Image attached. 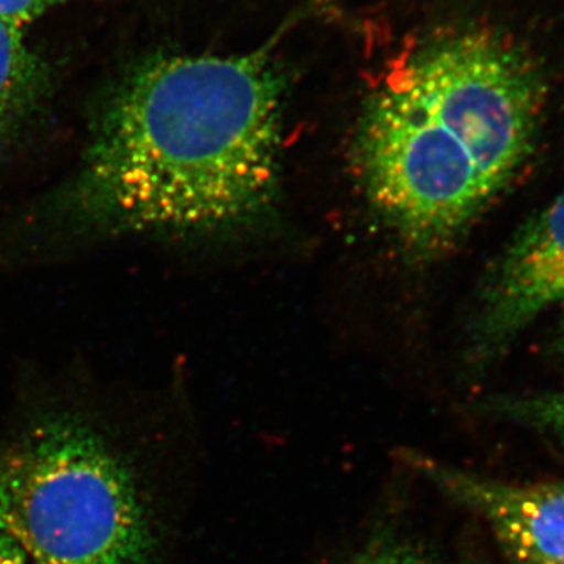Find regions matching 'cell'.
Listing matches in <instances>:
<instances>
[{"label":"cell","instance_id":"8","mask_svg":"<svg viewBox=\"0 0 564 564\" xmlns=\"http://www.w3.org/2000/svg\"><path fill=\"white\" fill-rule=\"evenodd\" d=\"M351 564H440L436 555L408 534L383 532L355 556Z\"/></svg>","mask_w":564,"mask_h":564},{"label":"cell","instance_id":"9","mask_svg":"<svg viewBox=\"0 0 564 564\" xmlns=\"http://www.w3.org/2000/svg\"><path fill=\"white\" fill-rule=\"evenodd\" d=\"M55 2L58 0H0V18L18 29H24Z\"/></svg>","mask_w":564,"mask_h":564},{"label":"cell","instance_id":"4","mask_svg":"<svg viewBox=\"0 0 564 564\" xmlns=\"http://www.w3.org/2000/svg\"><path fill=\"white\" fill-rule=\"evenodd\" d=\"M564 302V191L516 232L486 278L469 323L475 362L502 355L541 314Z\"/></svg>","mask_w":564,"mask_h":564},{"label":"cell","instance_id":"10","mask_svg":"<svg viewBox=\"0 0 564 564\" xmlns=\"http://www.w3.org/2000/svg\"><path fill=\"white\" fill-rule=\"evenodd\" d=\"M0 564H29L28 555L2 522H0Z\"/></svg>","mask_w":564,"mask_h":564},{"label":"cell","instance_id":"6","mask_svg":"<svg viewBox=\"0 0 564 564\" xmlns=\"http://www.w3.org/2000/svg\"><path fill=\"white\" fill-rule=\"evenodd\" d=\"M40 73L22 29L0 18V150L17 135L39 101Z\"/></svg>","mask_w":564,"mask_h":564},{"label":"cell","instance_id":"3","mask_svg":"<svg viewBox=\"0 0 564 564\" xmlns=\"http://www.w3.org/2000/svg\"><path fill=\"white\" fill-rule=\"evenodd\" d=\"M0 522L32 564H150L133 475L77 419L40 423L0 458Z\"/></svg>","mask_w":564,"mask_h":564},{"label":"cell","instance_id":"2","mask_svg":"<svg viewBox=\"0 0 564 564\" xmlns=\"http://www.w3.org/2000/svg\"><path fill=\"white\" fill-rule=\"evenodd\" d=\"M545 99L532 55L485 29L434 33L389 62L362 104L351 161L414 259L447 251L518 176Z\"/></svg>","mask_w":564,"mask_h":564},{"label":"cell","instance_id":"1","mask_svg":"<svg viewBox=\"0 0 564 564\" xmlns=\"http://www.w3.org/2000/svg\"><path fill=\"white\" fill-rule=\"evenodd\" d=\"M284 96L265 50L144 63L107 101L47 214L102 239L250 225L276 199Z\"/></svg>","mask_w":564,"mask_h":564},{"label":"cell","instance_id":"11","mask_svg":"<svg viewBox=\"0 0 564 564\" xmlns=\"http://www.w3.org/2000/svg\"><path fill=\"white\" fill-rule=\"evenodd\" d=\"M560 343H562V348H563V352H564V328H563L562 337H560Z\"/></svg>","mask_w":564,"mask_h":564},{"label":"cell","instance_id":"5","mask_svg":"<svg viewBox=\"0 0 564 564\" xmlns=\"http://www.w3.org/2000/svg\"><path fill=\"white\" fill-rule=\"evenodd\" d=\"M403 456L444 496L480 516L511 564H564V481L511 484L414 452Z\"/></svg>","mask_w":564,"mask_h":564},{"label":"cell","instance_id":"7","mask_svg":"<svg viewBox=\"0 0 564 564\" xmlns=\"http://www.w3.org/2000/svg\"><path fill=\"white\" fill-rule=\"evenodd\" d=\"M491 411L554 436L564 444V391L497 400L491 403Z\"/></svg>","mask_w":564,"mask_h":564}]
</instances>
